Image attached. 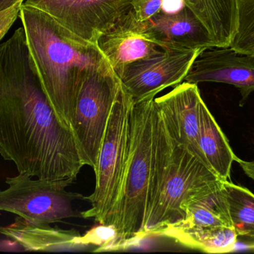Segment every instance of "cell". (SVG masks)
<instances>
[{"label":"cell","instance_id":"6da1fadb","mask_svg":"<svg viewBox=\"0 0 254 254\" xmlns=\"http://www.w3.org/2000/svg\"><path fill=\"white\" fill-rule=\"evenodd\" d=\"M0 155L42 180H74L84 167L72 131L42 89L22 26L0 43Z\"/></svg>","mask_w":254,"mask_h":254},{"label":"cell","instance_id":"7a4b0ae2","mask_svg":"<svg viewBox=\"0 0 254 254\" xmlns=\"http://www.w3.org/2000/svg\"><path fill=\"white\" fill-rule=\"evenodd\" d=\"M19 19L42 89L60 121L71 130L82 83L94 72L111 65L97 44L74 34L46 12L23 2Z\"/></svg>","mask_w":254,"mask_h":254},{"label":"cell","instance_id":"3957f363","mask_svg":"<svg viewBox=\"0 0 254 254\" xmlns=\"http://www.w3.org/2000/svg\"><path fill=\"white\" fill-rule=\"evenodd\" d=\"M223 182L204 163L174 141L157 110L149 212L144 234H155L182 220L192 201L219 187Z\"/></svg>","mask_w":254,"mask_h":254},{"label":"cell","instance_id":"277c9868","mask_svg":"<svg viewBox=\"0 0 254 254\" xmlns=\"http://www.w3.org/2000/svg\"><path fill=\"white\" fill-rule=\"evenodd\" d=\"M156 118L154 98L133 105L128 160L112 219L111 225L116 228L119 239L114 245L144 234L149 212Z\"/></svg>","mask_w":254,"mask_h":254},{"label":"cell","instance_id":"5b68a950","mask_svg":"<svg viewBox=\"0 0 254 254\" xmlns=\"http://www.w3.org/2000/svg\"><path fill=\"white\" fill-rule=\"evenodd\" d=\"M133 105L131 97L121 86L93 169L95 190L84 197L91 207L80 213L83 219H93L98 224L111 225L129 152Z\"/></svg>","mask_w":254,"mask_h":254},{"label":"cell","instance_id":"8992f818","mask_svg":"<svg viewBox=\"0 0 254 254\" xmlns=\"http://www.w3.org/2000/svg\"><path fill=\"white\" fill-rule=\"evenodd\" d=\"M121 86L120 79L110 67L89 75L77 92L71 131L83 164L93 169Z\"/></svg>","mask_w":254,"mask_h":254},{"label":"cell","instance_id":"52a82bcc","mask_svg":"<svg viewBox=\"0 0 254 254\" xmlns=\"http://www.w3.org/2000/svg\"><path fill=\"white\" fill-rule=\"evenodd\" d=\"M72 180H49L19 173L7 177L8 187L0 189V211L17 215L30 223L51 225L64 219L81 216L73 207L74 200L84 199L66 188Z\"/></svg>","mask_w":254,"mask_h":254},{"label":"cell","instance_id":"ba28073f","mask_svg":"<svg viewBox=\"0 0 254 254\" xmlns=\"http://www.w3.org/2000/svg\"><path fill=\"white\" fill-rule=\"evenodd\" d=\"M203 49H160L156 53L127 66L119 79L134 104L153 99L170 86L185 81Z\"/></svg>","mask_w":254,"mask_h":254},{"label":"cell","instance_id":"9c48e42d","mask_svg":"<svg viewBox=\"0 0 254 254\" xmlns=\"http://www.w3.org/2000/svg\"><path fill=\"white\" fill-rule=\"evenodd\" d=\"M134 0H25L24 4L50 14L82 38H98L131 10Z\"/></svg>","mask_w":254,"mask_h":254},{"label":"cell","instance_id":"30bf717a","mask_svg":"<svg viewBox=\"0 0 254 254\" xmlns=\"http://www.w3.org/2000/svg\"><path fill=\"white\" fill-rule=\"evenodd\" d=\"M202 100L198 85L185 82L168 93L154 98V103L170 137L207 166L198 146Z\"/></svg>","mask_w":254,"mask_h":254},{"label":"cell","instance_id":"8fae6325","mask_svg":"<svg viewBox=\"0 0 254 254\" xmlns=\"http://www.w3.org/2000/svg\"><path fill=\"white\" fill-rule=\"evenodd\" d=\"M185 82L234 85L240 90V104L243 106L254 92V56L240 53L231 46L207 48L192 63Z\"/></svg>","mask_w":254,"mask_h":254},{"label":"cell","instance_id":"7c38bea8","mask_svg":"<svg viewBox=\"0 0 254 254\" xmlns=\"http://www.w3.org/2000/svg\"><path fill=\"white\" fill-rule=\"evenodd\" d=\"M113 71L120 77L131 63L156 53L158 46L147 21H140L131 10L96 43Z\"/></svg>","mask_w":254,"mask_h":254},{"label":"cell","instance_id":"4fadbf2b","mask_svg":"<svg viewBox=\"0 0 254 254\" xmlns=\"http://www.w3.org/2000/svg\"><path fill=\"white\" fill-rule=\"evenodd\" d=\"M147 22L161 49H204L215 46L207 28L187 5L176 13H158Z\"/></svg>","mask_w":254,"mask_h":254},{"label":"cell","instance_id":"5bb4252c","mask_svg":"<svg viewBox=\"0 0 254 254\" xmlns=\"http://www.w3.org/2000/svg\"><path fill=\"white\" fill-rule=\"evenodd\" d=\"M0 234L25 252H93V249L80 241V234L74 230L65 231L50 225H35L19 216L10 225L0 227Z\"/></svg>","mask_w":254,"mask_h":254},{"label":"cell","instance_id":"9a60e30c","mask_svg":"<svg viewBox=\"0 0 254 254\" xmlns=\"http://www.w3.org/2000/svg\"><path fill=\"white\" fill-rule=\"evenodd\" d=\"M223 183L192 201L187 207L185 218L182 220L165 227L153 234L168 237L173 234L202 231L213 227H234Z\"/></svg>","mask_w":254,"mask_h":254},{"label":"cell","instance_id":"2e32d148","mask_svg":"<svg viewBox=\"0 0 254 254\" xmlns=\"http://www.w3.org/2000/svg\"><path fill=\"white\" fill-rule=\"evenodd\" d=\"M198 146L207 167L224 181L229 180L233 163L239 158L203 100L200 104Z\"/></svg>","mask_w":254,"mask_h":254},{"label":"cell","instance_id":"e0dca14e","mask_svg":"<svg viewBox=\"0 0 254 254\" xmlns=\"http://www.w3.org/2000/svg\"><path fill=\"white\" fill-rule=\"evenodd\" d=\"M210 34L215 46H230L236 29L234 0H185Z\"/></svg>","mask_w":254,"mask_h":254},{"label":"cell","instance_id":"ac0fdd59","mask_svg":"<svg viewBox=\"0 0 254 254\" xmlns=\"http://www.w3.org/2000/svg\"><path fill=\"white\" fill-rule=\"evenodd\" d=\"M230 215L237 236V247L254 252V194L247 188L224 181Z\"/></svg>","mask_w":254,"mask_h":254},{"label":"cell","instance_id":"d6986e66","mask_svg":"<svg viewBox=\"0 0 254 254\" xmlns=\"http://www.w3.org/2000/svg\"><path fill=\"white\" fill-rule=\"evenodd\" d=\"M167 239L187 249L207 254L231 253L237 250V236L232 226H217L202 231L169 236Z\"/></svg>","mask_w":254,"mask_h":254},{"label":"cell","instance_id":"ffe728a7","mask_svg":"<svg viewBox=\"0 0 254 254\" xmlns=\"http://www.w3.org/2000/svg\"><path fill=\"white\" fill-rule=\"evenodd\" d=\"M236 29L231 40L232 49L254 56V0H234Z\"/></svg>","mask_w":254,"mask_h":254},{"label":"cell","instance_id":"44dd1931","mask_svg":"<svg viewBox=\"0 0 254 254\" xmlns=\"http://www.w3.org/2000/svg\"><path fill=\"white\" fill-rule=\"evenodd\" d=\"M80 241L93 249V252H105L118 241V233L113 225L98 224L84 235H80Z\"/></svg>","mask_w":254,"mask_h":254},{"label":"cell","instance_id":"7402d4cb","mask_svg":"<svg viewBox=\"0 0 254 254\" xmlns=\"http://www.w3.org/2000/svg\"><path fill=\"white\" fill-rule=\"evenodd\" d=\"M163 0H134L132 10L140 21H147L161 13Z\"/></svg>","mask_w":254,"mask_h":254},{"label":"cell","instance_id":"603a6c76","mask_svg":"<svg viewBox=\"0 0 254 254\" xmlns=\"http://www.w3.org/2000/svg\"><path fill=\"white\" fill-rule=\"evenodd\" d=\"M24 1H19L11 7L0 11V43L13 24L19 17L21 7Z\"/></svg>","mask_w":254,"mask_h":254},{"label":"cell","instance_id":"cb8c5ba5","mask_svg":"<svg viewBox=\"0 0 254 254\" xmlns=\"http://www.w3.org/2000/svg\"><path fill=\"white\" fill-rule=\"evenodd\" d=\"M186 6L185 0H163L161 13H176L180 11Z\"/></svg>","mask_w":254,"mask_h":254},{"label":"cell","instance_id":"d4e9b609","mask_svg":"<svg viewBox=\"0 0 254 254\" xmlns=\"http://www.w3.org/2000/svg\"><path fill=\"white\" fill-rule=\"evenodd\" d=\"M21 0H0V11L5 10ZM25 1V0H22Z\"/></svg>","mask_w":254,"mask_h":254}]
</instances>
